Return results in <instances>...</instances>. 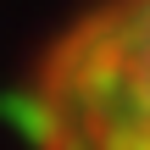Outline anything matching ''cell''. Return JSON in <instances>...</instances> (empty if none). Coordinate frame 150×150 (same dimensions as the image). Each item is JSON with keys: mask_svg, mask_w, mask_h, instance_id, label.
<instances>
[{"mask_svg": "<svg viewBox=\"0 0 150 150\" xmlns=\"http://www.w3.org/2000/svg\"><path fill=\"white\" fill-rule=\"evenodd\" d=\"M33 150H150V0H89L28 67Z\"/></svg>", "mask_w": 150, "mask_h": 150, "instance_id": "6da1fadb", "label": "cell"}]
</instances>
